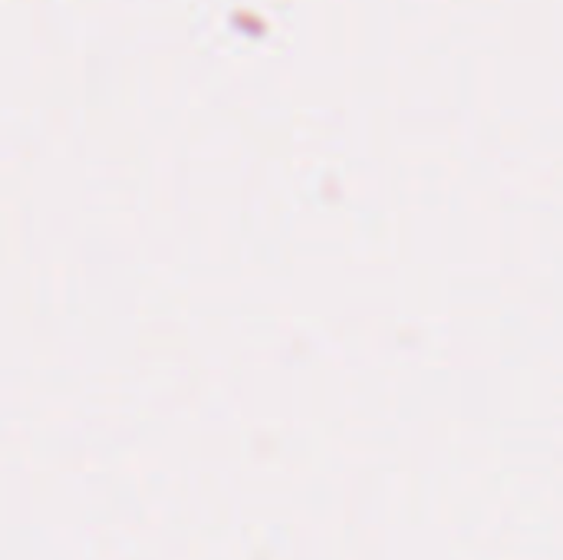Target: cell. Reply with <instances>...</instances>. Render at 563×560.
Listing matches in <instances>:
<instances>
[]
</instances>
